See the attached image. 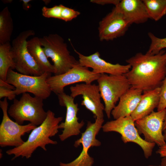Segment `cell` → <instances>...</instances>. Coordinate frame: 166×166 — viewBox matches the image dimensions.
I'll list each match as a JSON object with an SVG mask.
<instances>
[{
	"mask_svg": "<svg viewBox=\"0 0 166 166\" xmlns=\"http://www.w3.org/2000/svg\"><path fill=\"white\" fill-rule=\"evenodd\" d=\"M131 66L123 74L131 88L143 92L161 86L166 76V52L163 49L156 54L136 53L126 60Z\"/></svg>",
	"mask_w": 166,
	"mask_h": 166,
	"instance_id": "6da1fadb",
	"label": "cell"
},
{
	"mask_svg": "<svg viewBox=\"0 0 166 166\" xmlns=\"http://www.w3.org/2000/svg\"><path fill=\"white\" fill-rule=\"evenodd\" d=\"M47 113V117L44 121L31 132L28 139L22 145L6 151L7 154L14 155L12 160L20 156L29 159L38 148L40 147L46 151L47 145L57 144V141L50 137L58 132L59 123L63 117H56L54 113L50 110Z\"/></svg>",
	"mask_w": 166,
	"mask_h": 166,
	"instance_id": "7a4b0ae2",
	"label": "cell"
},
{
	"mask_svg": "<svg viewBox=\"0 0 166 166\" xmlns=\"http://www.w3.org/2000/svg\"><path fill=\"white\" fill-rule=\"evenodd\" d=\"M43 100L35 96L32 97L27 93H24L19 100H14L8 113L20 125L27 121L39 126L44 121L47 115V112L43 109Z\"/></svg>",
	"mask_w": 166,
	"mask_h": 166,
	"instance_id": "3957f363",
	"label": "cell"
},
{
	"mask_svg": "<svg viewBox=\"0 0 166 166\" xmlns=\"http://www.w3.org/2000/svg\"><path fill=\"white\" fill-rule=\"evenodd\" d=\"M47 57L51 59L56 72L54 75L63 74L79 63L68 49L63 38L56 34H50L40 38Z\"/></svg>",
	"mask_w": 166,
	"mask_h": 166,
	"instance_id": "277c9868",
	"label": "cell"
},
{
	"mask_svg": "<svg viewBox=\"0 0 166 166\" xmlns=\"http://www.w3.org/2000/svg\"><path fill=\"white\" fill-rule=\"evenodd\" d=\"M51 75V73L45 72L40 76L27 75L10 69L5 81L15 87L16 95L29 92L44 100L50 96L52 92L46 81Z\"/></svg>",
	"mask_w": 166,
	"mask_h": 166,
	"instance_id": "5b68a950",
	"label": "cell"
},
{
	"mask_svg": "<svg viewBox=\"0 0 166 166\" xmlns=\"http://www.w3.org/2000/svg\"><path fill=\"white\" fill-rule=\"evenodd\" d=\"M101 98L108 118L121 97L131 87L126 77L121 75L101 74L97 80Z\"/></svg>",
	"mask_w": 166,
	"mask_h": 166,
	"instance_id": "8992f818",
	"label": "cell"
},
{
	"mask_svg": "<svg viewBox=\"0 0 166 166\" xmlns=\"http://www.w3.org/2000/svg\"><path fill=\"white\" fill-rule=\"evenodd\" d=\"M29 30L20 33L12 41L11 52L15 65V69L22 74L38 76L44 72L40 68L30 53L27 48V39L35 34Z\"/></svg>",
	"mask_w": 166,
	"mask_h": 166,
	"instance_id": "52a82bcc",
	"label": "cell"
},
{
	"mask_svg": "<svg viewBox=\"0 0 166 166\" xmlns=\"http://www.w3.org/2000/svg\"><path fill=\"white\" fill-rule=\"evenodd\" d=\"M135 121L131 116L120 117L107 122L102 128L104 132L119 133L124 143L131 142L137 144L142 149L145 157L148 159L152 155L156 144L146 141L140 136Z\"/></svg>",
	"mask_w": 166,
	"mask_h": 166,
	"instance_id": "ba28073f",
	"label": "cell"
},
{
	"mask_svg": "<svg viewBox=\"0 0 166 166\" xmlns=\"http://www.w3.org/2000/svg\"><path fill=\"white\" fill-rule=\"evenodd\" d=\"M7 98L0 101V107L3 112V117L0 125V146L17 147L25 141L22 137L26 133L30 132L37 126L29 123L25 125H20L12 120L8 113V103Z\"/></svg>",
	"mask_w": 166,
	"mask_h": 166,
	"instance_id": "9c48e42d",
	"label": "cell"
},
{
	"mask_svg": "<svg viewBox=\"0 0 166 166\" xmlns=\"http://www.w3.org/2000/svg\"><path fill=\"white\" fill-rule=\"evenodd\" d=\"M104 118H96L94 123L87 122L85 131L81 133L80 138L75 142L74 145L77 148L81 144L83 149L78 156L72 161L65 163L60 162V166H92L93 158L88 154L89 149L92 147L100 146L101 143L96 138V136L102 127Z\"/></svg>",
	"mask_w": 166,
	"mask_h": 166,
	"instance_id": "30bf717a",
	"label": "cell"
},
{
	"mask_svg": "<svg viewBox=\"0 0 166 166\" xmlns=\"http://www.w3.org/2000/svg\"><path fill=\"white\" fill-rule=\"evenodd\" d=\"M100 75L93 72L79 63L63 74L50 76L46 81L52 91L57 95L64 92V88L67 85L80 82L91 84L97 81Z\"/></svg>",
	"mask_w": 166,
	"mask_h": 166,
	"instance_id": "8fae6325",
	"label": "cell"
},
{
	"mask_svg": "<svg viewBox=\"0 0 166 166\" xmlns=\"http://www.w3.org/2000/svg\"><path fill=\"white\" fill-rule=\"evenodd\" d=\"M166 109L149 115L135 121V124L140 134H143L144 140L153 143L159 147L166 144L163 134V125Z\"/></svg>",
	"mask_w": 166,
	"mask_h": 166,
	"instance_id": "7c38bea8",
	"label": "cell"
},
{
	"mask_svg": "<svg viewBox=\"0 0 166 166\" xmlns=\"http://www.w3.org/2000/svg\"><path fill=\"white\" fill-rule=\"evenodd\" d=\"M57 96L60 105L65 107L66 109L65 121L59 125V129H63L59 135L60 140L63 141L72 136L79 135L85 123L83 120L78 122L77 114L79 109L78 104L74 102V98L64 92Z\"/></svg>",
	"mask_w": 166,
	"mask_h": 166,
	"instance_id": "4fadbf2b",
	"label": "cell"
},
{
	"mask_svg": "<svg viewBox=\"0 0 166 166\" xmlns=\"http://www.w3.org/2000/svg\"><path fill=\"white\" fill-rule=\"evenodd\" d=\"M131 25L115 6L99 23L98 30L100 40H112L123 36Z\"/></svg>",
	"mask_w": 166,
	"mask_h": 166,
	"instance_id": "5bb4252c",
	"label": "cell"
},
{
	"mask_svg": "<svg viewBox=\"0 0 166 166\" xmlns=\"http://www.w3.org/2000/svg\"><path fill=\"white\" fill-rule=\"evenodd\" d=\"M70 96L73 98L81 95V104L90 111L95 118H103L105 106L101 103V96L98 85L83 83L70 87Z\"/></svg>",
	"mask_w": 166,
	"mask_h": 166,
	"instance_id": "9a60e30c",
	"label": "cell"
},
{
	"mask_svg": "<svg viewBox=\"0 0 166 166\" xmlns=\"http://www.w3.org/2000/svg\"><path fill=\"white\" fill-rule=\"evenodd\" d=\"M79 57L80 64L93 69L92 71L97 74H109L112 75H121L128 72L131 68L129 65L113 64L107 62L100 57L98 52L89 56L84 55L74 49Z\"/></svg>",
	"mask_w": 166,
	"mask_h": 166,
	"instance_id": "2e32d148",
	"label": "cell"
},
{
	"mask_svg": "<svg viewBox=\"0 0 166 166\" xmlns=\"http://www.w3.org/2000/svg\"><path fill=\"white\" fill-rule=\"evenodd\" d=\"M115 6L131 24L143 23L149 18L142 0H122Z\"/></svg>",
	"mask_w": 166,
	"mask_h": 166,
	"instance_id": "e0dca14e",
	"label": "cell"
},
{
	"mask_svg": "<svg viewBox=\"0 0 166 166\" xmlns=\"http://www.w3.org/2000/svg\"><path fill=\"white\" fill-rule=\"evenodd\" d=\"M143 92L130 88L121 97L118 105L112 110L111 114L114 119L131 116L138 105Z\"/></svg>",
	"mask_w": 166,
	"mask_h": 166,
	"instance_id": "ac0fdd59",
	"label": "cell"
},
{
	"mask_svg": "<svg viewBox=\"0 0 166 166\" xmlns=\"http://www.w3.org/2000/svg\"><path fill=\"white\" fill-rule=\"evenodd\" d=\"M160 92V87L143 92L138 105L131 115L135 121L149 115L158 107Z\"/></svg>",
	"mask_w": 166,
	"mask_h": 166,
	"instance_id": "d6986e66",
	"label": "cell"
},
{
	"mask_svg": "<svg viewBox=\"0 0 166 166\" xmlns=\"http://www.w3.org/2000/svg\"><path fill=\"white\" fill-rule=\"evenodd\" d=\"M27 46L30 53L43 72L56 73V68L49 61L43 49L40 38L34 37L27 41Z\"/></svg>",
	"mask_w": 166,
	"mask_h": 166,
	"instance_id": "ffe728a7",
	"label": "cell"
},
{
	"mask_svg": "<svg viewBox=\"0 0 166 166\" xmlns=\"http://www.w3.org/2000/svg\"><path fill=\"white\" fill-rule=\"evenodd\" d=\"M10 42L0 44V79L5 81L10 69H15Z\"/></svg>",
	"mask_w": 166,
	"mask_h": 166,
	"instance_id": "44dd1931",
	"label": "cell"
},
{
	"mask_svg": "<svg viewBox=\"0 0 166 166\" xmlns=\"http://www.w3.org/2000/svg\"><path fill=\"white\" fill-rule=\"evenodd\" d=\"M13 28L11 14L6 7L0 12V44L10 42Z\"/></svg>",
	"mask_w": 166,
	"mask_h": 166,
	"instance_id": "7402d4cb",
	"label": "cell"
},
{
	"mask_svg": "<svg viewBox=\"0 0 166 166\" xmlns=\"http://www.w3.org/2000/svg\"><path fill=\"white\" fill-rule=\"evenodd\" d=\"M142 1L149 18L158 21L166 14V0Z\"/></svg>",
	"mask_w": 166,
	"mask_h": 166,
	"instance_id": "603a6c76",
	"label": "cell"
},
{
	"mask_svg": "<svg viewBox=\"0 0 166 166\" xmlns=\"http://www.w3.org/2000/svg\"><path fill=\"white\" fill-rule=\"evenodd\" d=\"M148 35L151 40V44L147 52L156 54L166 48V37L159 38L150 32L148 33Z\"/></svg>",
	"mask_w": 166,
	"mask_h": 166,
	"instance_id": "cb8c5ba5",
	"label": "cell"
},
{
	"mask_svg": "<svg viewBox=\"0 0 166 166\" xmlns=\"http://www.w3.org/2000/svg\"><path fill=\"white\" fill-rule=\"evenodd\" d=\"M62 5V4L55 5L50 8L43 6L42 9L43 16L46 18L61 19Z\"/></svg>",
	"mask_w": 166,
	"mask_h": 166,
	"instance_id": "d4e9b609",
	"label": "cell"
},
{
	"mask_svg": "<svg viewBox=\"0 0 166 166\" xmlns=\"http://www.w3.org/2000/svg\"><path fill=\"white\" fill-rule=\"evenodd\" d=\"M80 14L78 11L62 5L61 20L65 22L70 21L77 18Z\"/></svg>",
	"mask_w": 166,
	"mask_h": 166,
	"instance_id": "484cf974",
	"label": "cell"
},
{
	"mask_svg": "<svg viewBox=\"0 0 166 166\" xmlns=\"http://www.w3.org/2000/svg\"><path fill=\"white\" fill-rule=\"evenodd\" d=\"M160 88V100L157 108V111L166 109V76L163 81Z\"/></svg>",
	"mask_w": 166,
	"mask_h": 166,
	"instance_id": "4316f807",
	"label": "cell"
},
{
	"mask_svg": "<svg viewBox=\"0 0 166 166\" xmlns=\"http://www.w3.org/2000/svg\"><path fill=\"white\" fill-rule=\"evenodd\" d=\"M16 95L14 90L0 86V99L6 97L9 100H14Z\"/></svg>",
	"mask_w": 166,
	"mask_h": 166,
	"instance_id": "83f0119b",
	"label": "cell"
},
{
	"mask_svg": "<svg viewBox=\"0 0 166 166\" xmlns=\"http://www.w3.org/2000/svg\"><path fill=\"white\" fill-rule=\"evenodd\" d=\"M120 1V0H92L90 1V2L101 5L112 4L116 6Z\"/></svg>",
	"mask_w": 166,
	"mask_h": 166,
	"instance_id": "f1b7e54d",
	"label": "cell"
},
{
	"mask_svg": "<svg viewBox=\"0 0 166 166\" xmlns=\"http://www.w3.org/2000/svg\"><path fill=\"white\" fill-rule=\"evenodd\" d=\"M156 153L159 154L161 157H166V144L160 147L156 152Z\"/></svg>",
	"mask_w": 166,
	"mask_h": 166,
	"instance_id": "f546056e",
	"label": "cell"
},
{
	"mask_svg": "<svg viewBox=\"0 0 166 166\" xmlns=\"http://www.w3.org/2000/svg\"><path fill=\"white\" fill-rule=\"evenodd\" d=\"M0 86L6 88L10 89L12 90H15V88L13 85L8 83L0 79Z\"/></svg>",
	"mask_w": 166,
	"mask_h": 166,
	"instance_id": "4dcf8cb0",
	"label": "cell"
},
{
	"mask_svg": "<svg viewBox=\"0 0 166 166\" xmlns=\"http://www.w3.org/2000/svg\"><path fill=\"white\" fill-rule=\"evenodd\" d=\"M31 1V0H22V7L24 10H28L31 7V5L30 2Z\"/></svg>",
	"mask_w": 166,
	"mask_h": 166,
	"instance_id": "1f68e13d",
	"label": "cell"
},
{
	"mask_svg": "<svg viewBox=\"0 0 166 166\" xmlns=\"http://www.w3.org/2000/svg\"><path fill=\"white\" fill-rule=\"evenodd\" d=\"M160 165L161 166H166V157H163L161 160Z\"/></svg>",
	"mask_w": 166,
	"mask_h": 166,
	"instance_id": "d6a6232c",
	"label": "cell"
},
{
	"mask_svg": "<svg viewBox=\"0 0 166 166\" xmlns=\"http://www.w3.org/2000/svg\"><path fill=\"white\" fill-rule=\"evenodd\" d=\"M166 129V113L164 118L163 125V131Z\"/></svg>",
	"mask_w": 166,
	"mask_h": 166,
	"instance_id": "836d02e7",
	"label": "cell"
},
{
	"mask_svg": "<svg viewBox=\"0 0 166 166\" xmlns=\"http://www.w3.org/2000/svg\"><path fill=\"white\" fill-rule=\"evenodd\" d=\"M164 131V133L163 134L164 136V138L165 141H166V129Z\"/></svg>",
	"mask_w": 166,
	"mask_h": 166,
	"instance_id": "e575fe53",
	"label": "cell"
},
{
	"mask_svg": "<svg viewBox=\"0 0 166 166\" xmlns=\"http://www.w3.org/2000/svg\"><path fill=\"white\" fill-rule=\"evenodd\" d=\"M50 1H49V0H43V1L45 2V3H46V2H47V4H48L49 2H50Z\"/></svg>",
	"mask_w": 166,
	"mask_h": 166,
	"instance_id": "d590c367",
	"label": "cell"
},
{
	"mask_svg": "<svg viewBox=\"0 0 166 166\" xmlns=\"http://www.w3.org/2000/svg\"><path fill=\"white\" fill-rule=\"evenodd\" d=\"M0 158H2V152H1V150H0Z\"/></svg>",
	"mask_w": 166,
	"mask_h": 166,
	"instance_id": "8d00e7d4",
	"label": "cell"
},
{
	"mask_svg": "<svg viewBox=\"0 0 166 166\" xmlns=\"http://www.w3.org/2000/svg\"><path fill=\"white\" fill-rule=\"evenodd\" d=\"M147 166H161L160 165H149Z\"/></svg>",
	"mask_w": 166,
	"mask_h": 166,
	"instance_id": "74e56055",
	"label": "cell"
}]
</instances>
